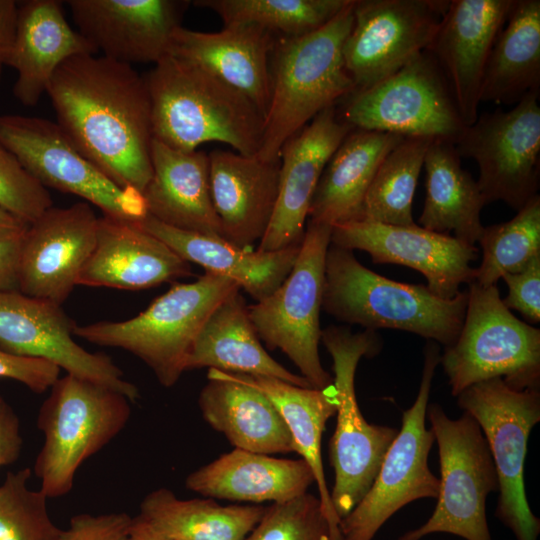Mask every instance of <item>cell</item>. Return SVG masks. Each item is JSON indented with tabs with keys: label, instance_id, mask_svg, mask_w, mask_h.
Returning <instances> with one entry per match:
<instances>
[{
	"label": "cell",
	"instance_id": "4dcf8cb0",
	"mask_svg": "<svg viewBox=\"0 0 540 540\" xmlns=\"http://www.w3.org/2000/svg\"><path fill=\"white\" fill-rule=\"evenodd\" d=\"M404 138L393 133L353 129L322 172L311 200L308 221L333 227L358 220L379 165Z\"/></svg>",
	"mask_w": 540,
	"mask_h": 540
},
{
	"label": "cell",
	"instance_id": "5bb4252c",
	"mask_svg": "<svg viewBox=\"0 0 540 540\" xmlns=\"http://www.w3.org/2000/svg\"><path fill=\"white\" fill-rule=\"evenodd\" d=\"M0 143L45 188L81 197L113 218L136 222L148 215L142 193L109 179L57 123L36 116L0 115Z\"/></svg>",
	"mask_w": 540,
	"mask_h": 540
},
{
	"label": "cell",
	"instance_id": "ac0fdd59",
	"mask_svg": "<svg viewBox=\"0 0 540 540\" xmlns=\"http://www.w3.org/2000/svg\"><path fill=\"white\" fill-rule=\"evenodd\" d=\"M331 244L367 252L374 263L399 264L419 271L436 296L452 299L460 285L475 279L470 263L478 250L454 236L425 229L416 223L397 226L353 220L332 227Z\"/></svg>",
	"mask_w": 540,
	"mask_h": 540
},
{
	"label": "cell",
	"instance_id": "f546056e",
	"mask_svg": "<svg viewBox=\"0 0 540 540\" xmlns=\"http://www.w3.org/2000/svg\"><path fill=\"white\" fill-rule=\"evenodd\" d=\"M198 404L205 421L237 449L261 454L290 453V431L274 404L256 388L209 369Z\"/></svg>",
	"mask_w": 540,
	"mask_h": 540
},
{
	"label": "cell",
	"instance_id": "ee69618b",
	"mask_svg": "<svg viewBox=\"0 0 540 540\" xmlns=\"http://www.w3.org/2000/svg\"><path fill=\"white\" fill-rule=\"evenodd\" d=\"M508 286L504 305L521 313L532 324L540 321V255L534 257L518 273H505L501 277Z\"/></svg>",
	"mask_w": 540,
	"mask_h": 540
},
{
	"label": "cell",
	"instance_id": "e0dca14e",
	"mask_svg": "<svg viewBox=\"0 0 540 540\" xmlns=\"http://www.w3.org/2000/svg\"><path fill=\"white\" fill-rule=\"evenodd\" d=\"M75 323L62 305L0 290V349L17 356L46 360L83 379L108 386L131 402L139 399L136 385L104 353H92L73 338Z\"/></svg>",
	"mask_w": 540,
	"mask_h": 540
},
{
	"label": "cell",
	"instance_id": "ffe728a7",
	"mask_svg": "<svg viewBox=\"0 0 540 540\" xmlns=\"http://www.w3.org/2000/svg\"><path fill=\"white\" fill-rule=\"evenodd\" d=\"M78 32L97 53L132 66L168 55L174 30L189 1L69 0Z\"/></svg>",
	"mask_w": 540,
	"mask_h": 540
},
{
	"label": "cell",
	"instance_id": "f35d334b",
	"mask_svg": "<svg viewBox=\"0 0 540 540\" xmlns=\"http://www.w3.org/2000/svg\"><path fill=\"white\" fill-rule=\"evenodd\" d=\"M482 261L475 269L479 285H496L505 273H518L540 255V196L536 195L509 221L483 228L478 240Z\"/></svg>",
	"mask_w": 540,
	"mask_h": 540
},
{
	"label": "cell",
	"instance_id": "bcb514c9",
	"mask_svg": "<svg viewBox=\"0 0 540 540\" xmlns=\"http://www.w3.org/2000/svg\"><path fill=\"white\" fill-rule=\"evenodd\" d=\"M23 448L21 423L10 404L0 396V468L13 464Z\"/></svg>",
	"mask_w": 540,
	"mask_h": 540
},
{
	"label": "cell",
	"instance_id": "8fae6325",
	"mask_svg": "<svg viewBox=\"0 0 540 540\" xmlns=\"http://www.w3.org/2000/svg\"><path fill=\"white\" fill-rule=\"evenodd\" d=\"M457 404L479 424L498 477L495 516L517 540H537L540 520L525 492L524 464L532 428L540 421L539 389L516 390L501 378L466 388Z\"/></svg>",
	"mask_w": 540,
	"mask_h": 540
},
{
	"label": "cell",
	"instance_id": "52a82bcc",
	"mask_svg": "<svg viewBox=\"0 0 540 540\" xmlns=\"http://www.w3.org/2000/svg\"><path fill=\"white\" fill-rule=\"evenodd\" d=\"M462 328L445 347L440 363L451 394L492 378L513 389H539L540 330L518 319L503 303L496 285L468 284Z\"/></svg>",
	"mask_w": 540,
	"mask_h": 540
},
{
	"label": "cell",
	"instance_id": "74e56055",
	"mask_svg": "<svg viewBox=\"0 0 540 540\" xmlns=\"http://www.w3.org/2000/svg\"><path fill=\"white\" fill-rule=\"evenodd\" d=\"M350 0H198L194 5L214 11L224 25L248 24L277 38L311 33L333 19Z\"/></svg>",
	"mask_w": 540,
	"mask_h": 540
},
{
	"label": "cell",
	"instance_id": "44dd1931",
	"mask_svg": "<svg viewBox=\"0 0 540 540\" xmlns=\"http://www.w3.org/2000/svg\"><path fill=\"white\" fill-rule=\"evenodd\" d=\"M353 129L335 106L319 113L283 145L275 209L256 250L276 251L301 243L322 172Z\"/></svg>",
	"mask_w": 540,
	"mask_h": 540
},
{
	"label": "cell",
	"instance_id": "7c38bea8",
	"mask_svg": "<svg viewBox=\"0 0 540 540\" xmlns=\"http://www.w3.org/2000/svg\"><path fill=\"white\" fill-rule=\"evenodd\" d=\"M344 100L338 115L354 129L455 144L466 127L449 84L429 51Z\"/></svg>",
	"mask_w": 540,
	"mask_h": 540
},
{
	"label": "cell",
	"instance_id": "6da1fadb",
	"mask_svg": "<svg viewBox=\"0 0 540 540\" xmlns=\"http://www.w3.org/2000/svg\"><path fill=\"white\" fill-rule=\"evenodd\" d=\"M46 93L77 150L120 187L143 193L153 139L144 77L102 55H80L57 68Z\"/></svg>",
	"mask_w": 540,
	"mask_h": 540
},
{
	"label": "cell",
	"instance_id": "ba28073f",
	"mask_svg": "<svg viewBox=\"0 0 540 540\" xmlns=\"http://www.w3.org/2000/svg\"><path fill=\"white\" fill-rule=\"evenodd\" d=\"M321 342L332 357L338 407L329 445L334 469L331 501L338 517H346L371 487L398 431L371 424L363 417L355 394V373L362 357H374L382 342L374 330L352 333L347 327L322 330Z\"/></svg>",
	"mask_w": 540,
	"mask_h": 540
},
{
	"label": "cell",
	"instance_id": "816d5d0a",
	"mask_svg": "<svg viewBox=\"0 0 540 540\" xmlns=\"http://www.w3.org/2000/svg\"><path fill=\"white\" fill-rule=\"evenodd\" d=\"M0 77H1V74H0Z\"/></svg>",
	"mask_w": 540,
	"mask_h": 540
},
{
	"label": "cell",
	"instance_id": "cb8c5ba5",
	"mask_svg": "<svg viewBox=\"0 0 540 540\" xmlns=\"http://www.w3.org/2000/svg\"><path fill=\"white\" fill-rule=\"evenodd\" d=\"M191 275L190 263L135 222L102 215L77 285L140 290Z\"/></svg>",
	"mask_w": 540,
	"mask_h": 540
},
{
	"label": "cell",
	"instance_id": "83f0119b",
	"mask_svg": "<svg viewBox=\"0 0 540 540\" xmlns=\"http://www.w3.org/2000/svg\"><path fill=\"white\" fill-rule=\"evenodd\" d=\"M188 263L235 281L256 302L272 294L291 271L300 244L276 251L239 248L225 239L167 226L147 215L135 222Z\"/></svg>",
	"mask_w": 540,
	"mask_h": 540
},
{
	"label": "cell",
	"instance_id": "c3c4849f",
	"mask_svg": "<svg viewBox=\"0 0 540 540\" xmlns=\"http://www.w3.org/2000/svg\"><path fill=\"white\" fill-rule=\"evenodd\" d=\"M18 2L0 0V74L10 57L17 19Z\"/></svg>",
	"mask_w": 540,
	"mask_h": 540
},
{
	"label": "cell",
	"instance_id": "9a60e30c",
	"mask_svg": "<svg viewBox=\"0 0 540 540\" xmlns=\"http://www.w3.org/2000/svg\"><path fill=\"white\" fill-rule=\"evenodd\" d=\"M539 92H530L507 111L478 115L454 146L474 159L477 184L487 203L503 201L516 211L538 195L540 159Z\"/></svg>",
	"mask_w": 540,
	"mask_h": 540
},
{
	"label": "cell",
	"instance_id": "d6986e66",
	"mask_svg": "<svg viewBox=\"0 0 540 540\" xmlns=\"http://www.w3.org/2000/svg\"><path fill=\"white\" fill-rule=\"evenodd\" d=\"M97 224L98 217L84 201L47 209L22 239L18 290L62 305L93 251Z\"/></svg>",
	"mask_w": 540,
	"mask_h": 540
},
{
	"label": "cell",
	"instance_id": "603a6c76",
	"mask_svg": "<svg viewBox=\"0 0 540 540\" xmlns=\"http://www.w3.org/2000/svg\"><path fill=\"white\" fill-rule=\"evenodd\" d=\"M277 37L248 24L224 25L219 32L178 26L168 55L212 74L248 98L265 118L271 91V56Z\"/></svg>",
	"mask_w": 540,
	"mask_h": 540
},
{
	"label": "cell",
	"instance_id": "f1b7e54d",
	"mask_svg": "<svg viewBox=\"0 0 540 540\" xmlns=\"http://www.w3.org/2000/svg\"><path fill=\"white\" fill-rule=\"evenodd\" d=\"M315 482L304 459L272 457L235 448L190 473L187 489L209 498L280 503L307 492Z\"/></svg>",
	"mask_w": 540,
	"mask_h": 540
},
{
	"label": "cell",
	"instance_id": "7a4b0ae2",
	"mask_svg": "<svg viewBox=\"0 0 540 540\" xmlns=\"http://www.w3.org/2000/svg\"><path fill=\"white\" fill-rule=\"evenodd\" d=\"M144 80L154 139L183 151L207 142L224 143L246 156L259 151L263 115L212 74L166 55Z\"/></svg>",
	"mask_w": 540,
	"mask_h": 540
},
{
	"label": "cell",
	"instance_id": "d590c367",
	"mask_svg": "<svg viewBox=\"0 0 540 540\" xmlns=\"http://www.w3.org/2000/svg\"><path fill=\"white\" fill-rule=\"evenodd\" d=\"M261 505H220L209 499H179L159 488L140 503L139 517L172 540H243L262 517Z\"/></svg>",
	"mask_w": 540,
	"mask_h": 540
},
{
	"label": "cell",
	"instance_id": "7bdbcfd3",
	"mask_svg": "<svg viewBox=\"0 0 540 540\" xmlns=\"http://www.w3.org/2000/svg\"><path fill=\"white\" fill-rule=\"evenodd\" d=\"M133 517L126 512L78 514L61 529L57 540H129Z\"/></svg>",
	"mask_w": 540,
	"mask_h": 540
},
{
	"label": "cell",
	"instance_id": "d6a6232c",
	"mask_svg": "<svg viewBox=\"0 0 540 540\" xmlns=\"http://www.w3.org/2000/svg\"><path fill=\"white\" fill-rule=\"evenodd\" d=\"M225 373L262 392L279 411L292 436L294 451L313 471L318 497L334 539L342 540L340 518L331 501L321 454L322 434L327 421L336 414L338 407L334 384L324 389L305 388L271 377Z\"/></svg>",
	"mask_w": 540,
	"mask_h": 540
},
{
	"label": "cell",
	"instance_id": "9c48e42d",
	"mask_svg": "<svg viewBox=\"0 0 540 540\" xmlns=\"http://www.w3.org/2000/svg\"><path fill=\"white\" fill-rule=\"evenodd\" d=\"M332 226L308 221L295 263L268 297L248 306L252 325L266 347L279 349L315 389L333 383L319 356L325 259Z\"/></svg>",
	"mask_w": 540,
	"mask_h": 540
},
{
	"label": "cell",
	"instance_id": "8d00e7d4",
	"mask_svg": "<svg viewBox=\"0 0 540 540\" xmlns=\"http://www.w3.org/2000/svg\"><path fill=\"white\" fill-rule=\"evenodd\" d=\"M432 140L405 137L386 155L366 192L358 220L397 226L415 224L412 202Z\"/></svg>",
	"mask_w": 540,
	"mask_h": 540
},
{
	"label": "cell",
	"instance_id": "4fadbf2b",
	"mask_svg": "<svg viewBox=\"0 0 540 540\" xmlns=\"http://www.w3.org/2000/svg\"><path fill=\"white\" fill-rule=\"evenodd\" d=\"M440 357L438 345L428 340L417 397L403 412L401 429L389 446L371 487L340 520L342 540H372L382 525L405 505L422 498L437 499L439 478L428 466L435 436L426 428L425 418Z\"/></svg>",
	"mask_w": 540,
	"mask_h": 540
},
{
	"label": "cell",
	"instance_id": "3957f363",
	"mask_svg": "<svg viewBox=\"0 0 540 540\" xmlns=\"http://www.w3.org/2000/svg\"><path fill=\"white\" fill-rule=\"evenodd\" d=\"M354 0L319 29L277 39L271 56V91L256 156L279 162L283 145L322 111L355 90L343 57Z\"/></svg>",
	"mask_w": 540,
	"mask_h": 540
},
{
	"label": "cell",
	"instance_id": "b9f144b4",
	"mask_svg": "<svg viewBox=\"0 0 540 540\" xmlns=\"http://www.w3.org/2000/svg\"><path fill=\"white\" fill-rule=\"evenodd\" d=\"M52 206L49 191L0 143V208L30 225Z\"/></svg>",
	"mask_w": 540,
	"mask_h": 540
},
{
	"label": "cell",
	"instance_id": "e575fe53",
	"mask_svg": "<svg viewBox=\"0 0 540 540\" xmlns=\"http://www.w3.org/2000/svg\"><path fill=\"white\" fill-rule=\"evenodd\" d=\"M540 87V1L514 0L485 68L480 102L516 104Z\"/></svg>",
	"mask_w": 540,
	"mask_h": 540
},
{
	"label": "cell",
	"instance_id": "2e32d148",
	"mask_svg": "<svg viewBox=\"0 0 540 540\" xmlns=\"http://www.w3.org/2000/svg\"><path fill=\"white\" fill-rule=\"evenodd\" d=\"M449 2L354 0V21L343 46L354 92L387 78L427 51Z\"/></svg>",
	"mask_w": 540,
	"mask_h": 540
},
{
	"label": "cell",
	"instance_id": "7402d4cb",
	"mask_svg": "<svg viewBox=\"0 0 540 540\" xmlns=\"http://www.w3.org/2000/svg\"><path fill=\"white\" fill-rule=\"evenodd\" d=\"M514 0H450L428 48L441 68L465 126L478 117L487 61Z\"/></svg>",
	"mask_w": 540,
	"mask_h": 540
},
{
	"label": "cell",
	"instance_id": "60d3db41",
	"mask_svg": "<svg viewBox=\"0 0 540 540\" xmlns=\"http://www.w3.org/2000/svg\"><path fill=\"white\" fill-rule=\"evenodd\" d=\"M243 540H335L318 496L272 503Z\"/></svg>",
	"mask_w": 540,
	"mask_h": 540
},
{
	"label": "cell",
	"instance_id": "30bf717a",
	"mask_svg": "<svg viewBox=\"0 0 540 540\" xmlns=\"http://www.w3.org/2000/svg\"><path fill=\"white\" fill-rule=\"evenodd\" d=\"M426 415L439 453L437 505L423 525L397 540H420L433 533H448L465 540H492L486 499L498 491V477L479 424L467 412L451 419L437 403L427 406Z\"/></svg>",
	"mask_w": 540,
	"mask_h": 540
},
{
	"label": "cell",
	"instance_id": "f6af8a7d",
	"mask_svg": "<svg viewBox=\"0 0 540 540\" xmlns=\"http://www.w3.org/2000/svg\"><path fill=\"white\" fill-rule=\"evenodd\" d=\"M60 370L46 360L17 356L0 349V378L17 381L34 393L49 390L59 378Z\"/></svg>",
	"mask_w": 540,
	"mask_h": 540
},
{
	"label": "cell",
	"instance_id": "484cf974",
	"mask_svg": "<svg viewBox=\"0 0 540 540\" xmlns=\"http://www.w3.org/2000/svg\"><path fill=\"white\" fill-rule=\"evenodd\" d=\"M90 54H97L96 49L69 25L63 2H18L15 35L7 66L17 73L13 94L21 104L36 105L63 62Z\"/></svg>",
	"mask_w": 540,
	"mask_h": 540
},
{
	"label": "cell",
	"instance_id": "f907efd6",
	"mask_svg": "<svg viewBox=\"0 0 540 540\" xmlns=\"http://www.w3.org/2000/svg\"><path fill=\"white\" fill-rule=\"evenodd\" d=\"M129 540H172L152 528L141 517H133Z\"/></svg>",
	"mask_w": 540,
	"mask_h": 540
},
{
	"label": "cell",
	"instance_id": "681fc988",
	"mask_svg": "<svg viewBox=\"0 0 540 540\" xmlns=\"http://www.w3.org/2000/svg\"><path fill=\"white\" fill-rule=\"evenodd\" d=\"M29 225L0 208V240L24 237Z\"/></svg>",
	"mask_w": 540,
	"mask_h": 540
},
{
	"label": "cell",
	"instance_id": "1f68e13d",
	"mask_svg": "<svg viewBox=\"0 0 540 540\" xmlns=\"http://www.w3.org/2000/svg\"><path fill=\"white\" fill-rule=\"evenodd\" d=\"M271 377L312 388L301 375L287 370L264 349L237 291L209 316L185 361V371L200 368Z\"/></svg>",
	"mask_w": 540,
	"mask_h": 540
},
{
	"label": "cell",
	"instance_id": "8992f818",
	"mask_svg": "<svg viewBox=\"0 0 540 540\" xmlns=\"http://www.w3.org/2000/svg\"><path fill=\"white\" fill-rule=\"evenodd\" d=\"M49 390L36 420L43 444L33 466L48 499L68 494L80 466L110 443L131 416L125 395L87 379L66 374Z\"/></svg>",
	"mask_w": 540,
	"mask_h": 540
},
{
	"label": "cell",
	"instance_id": "836d02e7",
	"mask_svg": "<svg viewBox=\"0 0 540 540\" xmlns=\"http://www.w3.org/2000/svg\"><path fill=\"white\" fill-rule=\"evenodd\" d=\"M423 167L426 195L419 226L438 233L454 232L455 238L475 246L483 232L481 210L487 202L477 181L462 168L454 144L432 140Z\"/></svg>",
	"mask_w": 540,
	"mask_h": 540
},
{
	"label": "cell",
	"instance_id": "277c9868",
	"mask_svg": "<svg viewBox=\"0 0 540 540\" xmlns=\"http://www.w3.org/2000/svg\"><path fill=\"white\" fill-rule=\"evenodd\" d=\"M467 300V290L443 299L426 285L371 271L352 250L331 243L327 250L322 309L338 321L374 331L403 330L447 347L460 333Z\"/></svg>",
	"mask_w": 540,
	"mask_h": 540
},
{
	"label": "cell",
	"instance_id": "d4e9b609",
	"mask_svg": "<svg viewBox=\"0 0 540 540\" xmlns=\"http://www.w3.org/2000/svg\"><path fill=\"white\" fill-rule=\"evenodd\" d=\"M212 203L223 239L253 250L271 221L279 190L280 161L227 150L209 154Z\"/></svg>",
	"mask_w": 540,
	"mask_h": 540
},
{
	"label": "cell",
	"instance_id": "7dc6e473",
	"mask_svg": "<svg viewBox=\"0 0 540 540\" xmlns=\"http://www.w3.org/2000/svg\"><path fill=\"white\" fill-rule=\"evenodd\" d=\"M22 239L0 240V290H18V264Z\"/></svg>",
	"mask_w": 540,
	"mask_h": 540
},
{
	"label": "cell",
	"instance_id": "ab89813d",
	"mask_svg": "<svg viewBox=\"0 0 540 540\" xmlns=\"http://www.w3.org/2000/svg\"><path fill=\"white\" fill-rule=\"evenodd\" d=\"M30 468L9 472L0 485V540H57L47 496L29 488Z\"/></svg>",
	"mask_w": 540,
	"mask_h": 540
},
{
	"label": "cell",
	"instance_id": "4316f807",
	"mask_svg": "<svg viewBox=\"0 0 540 540\" xmlns=\"http://www.w3.org/2000/svg\"><path fill=\"white\" fill-rule=\"evenodd\" d=\"M152 177L144 189L148 215L183 231L222 236L210 191L209 156L151 142Z\"/></svg>",
	"mask_w": 540,
	"mask_h": 540
},
{
	"label": "cell",
	"instance_id": "5b68a950",
	"mask_svg": "<svg viewBox=\"0 0 540 540\" xmlns=\"http://www.w3.org/2000/svg\"><path fill=\"white\" fill-rule=\"evenodd\" d=\"M240 290L232 279L205 272L193 282L173 285L128 320L75 325L73 333L95 345L128 351L169 388L185 372L186 358L209 316Z\"/></svg>",
	"mask_w": 540,
	"mask_h": 540
}]
</instances>
